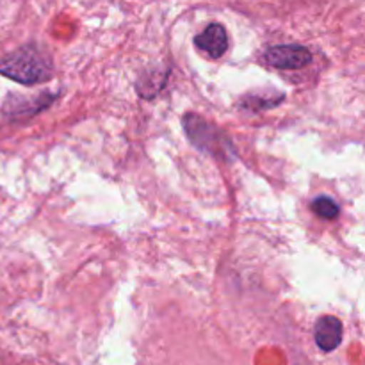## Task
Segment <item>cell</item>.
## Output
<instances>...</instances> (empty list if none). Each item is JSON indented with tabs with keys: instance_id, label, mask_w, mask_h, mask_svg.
<instances>
[{
	"instance_id": "obj_3",
	"label": "cell",
	"mask_w": 365,
	"mask_h": 365,
	"mask_svg": "<svg viewBox=\"0 0 365 365\" xmlns=\"http://www.w3.org/2000/svg\"><path fill=\"white\" fill-rule=\"evenodd\" d=\"M262 61L278 70H302L312 63V52L303 45H277L264 50Z\"/></svg>"
},
{
	"instance_id": "obj_9",
	"label": "cell",
	"mask_w": 365,
	"mask_h": 365,
	"mask_svg": "<svg viewBox=\"0 0 365 365\" xmlns=\"http://www.w3.org/2000/svg\"><path fill=\"white\" fill-rule=\"evenodd\" d=\"M312 210L317 216L323 217V220H335L339 216V212H341L337 202H334L328 196H317L312 202Z\"/></svg>"
},
{
	"instance_id": "obj_4",
	"label": "cell",
	"mask_w": 365,
	"mask_h": 365,
	"mask_svg": "<svg viewBox=\"0 0 365 365\" xmlns=\"http://www.w3.org/2000/svg\"><path fill=\"white\" fill-rule=\"evenodd\" d=\"M195 45L207 53L210 59H220L228 48V36L223 25L210 24L202 34L195 38Z\"/></svg>"
},
{
	"instance_id": "obj_5",
	"label": "cell",
	"mask_w": 365,
	"mask_h": 365,
	"mask_svg": "<svg viewBox=\"0 0 365 365\" xmlns=\"http://www.w3.org/2000/svg\"><path fill=\"white\" fill-rule=\"evenodd\" d=\"M342 341V323L334 316H324L316 324V342L323 351H334Z\"/></svg>"
},
{
	"instance_id": "obj_1",
	"label": "cell",
	"mask_w": 365,
	"mask_h": 365,
	"mask_svg": "<svg viewBox=\"0 0 365 365\" xmlns=\"http://www.w3.org/2000/svg\"><path fill=\"white\" fill-rule=\"evenodd\" d=\"M0 75L20 84H39L52 77V59L36 45H25L0 59Z\"/></svg>"
},
{
	"instance_id": "obj_7",
	"label": "cell",
	"mask_w": 365,
	"mask_h": 365,
	"mask_svg": "<svg viewBox=\"0 0 365 365\" xmlns=\"http://www.w3.org/2000/svg\"><path fill=\"white\" fill-rule=\"evenodd\" d=\"M168 75L170 70H164V68H152V70H146L145 73L139 77L138 84H135V91L143 96V98L150 100L155 98L157 93L164 88L168 81Z\"/></svg>"
},
{
	"instance_id": "obj_2",
	"label": "cell",
	"mask_w": 365,
	"mask_h": 365,
	"mask_svg": "<svg viewBox=\"0 0 365 365\" xmlns=\"http://www.w3.org/2000/svg\"><path fill=\"white\" fill-rule=\"evenodd\" d=\"M184 128L192 145L202 150V152L210 153V155L217 157L221 160H232L235 157L232 141L216 125L209 123V121L196 116V114H185Z\"/></svg>"
},
{
	"instance_id": "obj_6",
	"label": "cell",
	"mask_w": 365,
	"mask_h": 365,
	"mask_svg": "<svg viewBox=\"0 0 365 365\" xmlns=\"http://www.w3.org/2000/svg\"><path fill=\"white\" fill-rule=\"evenodd\" d=\"M52 100L53 96L50 98L48 95L38 96V98H34V96L11 95L6 100V106H4V114L6 116H27V114H34L45 109Z\"/></svg>"
},
{
	"instance_id": "obj_8",
	"label": "cell",
	"mask_w": 365,
	"mask_h": 365,
	"mask_svg": "<svg viewBox=\"0 0 365 365\" xmlns=\"http://www.w3.org/2000/svg\"><path fill=\"white\" fill-rule=\"evenodd\" d=\"M280 102H284V95L282 93H274L273 96H269V93H250L245 98L239 102V107L246 110H253V113H259V110L271 109V107L278 106Z\"/></svg>"
}]
</instances>
